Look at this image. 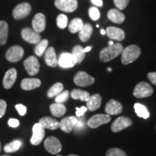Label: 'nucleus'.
Returning <instances> with one entry per match:
<instances>
[{
	"label": "nucleus",
	"instance_id": "5701e85b",
	"mask_svg": "<svg viewBox=\"0 0 156 156\" xmlns=\"http://www.w3.org/2000/svg\"><path fill=\"white\" fill-rule=\"evenodd\" d=\"M45 62L49 67H55L58 64V59L56 58L55 50L53 47H49L45 53Z\"/></svg>",
	"mask_w": 156,
	"mask_h": 156
},
{
	"label": "nucleus",
	"instance_id": "4468645a",
	"mask_svg": "<svg viewBox=\"0 0 156 156\" xmlns=\"http://www.w3.org/2000/svg\"><path fill=\"white\" fill-rule=\"evenodd\" d=\"M132 124V121L129 119L128 117L121 116L117 118L116 120L113 122L111 129L113 132H119L122 131V129L129 127Z\"/></svg>",
	"mask_w": 156,
	"mask_h": 156
},
{
	"label": "nucleus",
	"instance_id": "423d86ee",
	"mask_svg": "<svg viewBox=\"0 0 156 156\" xmlns=\"http://www.w3.org/2000/svg\"><path fill=\"white\" fill-rule=\"evenodd\" d=\"M31 9V5L29 3L23 2L19 4L13 9L12 15L16 20L23 19L30 15Z\"/></svg>",
	"mask_w": 156,
	"mask_h": 156
},
{
	"label": "nucleus",
	"instance_id": "39448f33",
	"mask_svg": "<svg viewBox=\"0 0 156 156\" xmlns=\"http://www.w3.org/2000/svg\"><path fill=\"white\" fill-rule=\"evenodd\" d=\"M54 5L56 8L65 12H73L78 7L77 0H55Z\"/></svg>",
	"mask_w": 156,
	"mask_h": 156
},
{
	"label": "nucleus",
	"instance_id": "bb28decb",
	"mask_svg": "<svg viewBox=\"0 0 156 156\" xmlns=\"http://www.w3.org/2000/svg\"><path fill=\"white\" fill-rule=\"evenodd\" d=\"M71 97L75 100H80L87 102L89 100L90 95L88 92L80 89H74L71 92Z\"/></svg>",
	"mask_w": 156,
	"mask_h": 156
},
{
	"label": "nucleus",
	"instance_id": "5fc2aeb1",
	"mask_svg": "<svg viewBox=\"0 0 156 156\" xmlns=\"http://www.w3.org/2000/svg\"><path fill=\"white\" fill-rule=\"evenodd\" d=\"M0 152H1V142H0Z\"/></svg>",
	"mask_w": 156,
	"mask_h": 156
},
{
	"label": "nucleus",
	"instance_id": "de8ad7c7",
	"mask_svg": "<svg viewBox=\"0 0 156 156\" xmlns=\"http://www.w3.org/2000/svg\"><path fill=\"white\" fill-rule=\"evenodd\" d=\"M91 48H92V46H87V47H86V48H84V49L83 50V53H86V52H89L91 50Z\"/></svg>",
	"mask_w": 156,
	"mask_h": 156
},
{
	"label": "nucleus",
	"instance_id": "f3484780",
	"mask_svg": "<svg viewBox=\"0 0 156 156\" xmlns=\"http://www.w3.org/2000/svg\"><path fill=\"white\" fill-rule=\"evenodd\" d=\"M123 107L122 104L114 99H112L107 103L106 107H105V111H106V114L112 116V115L119 114L122 112Z\"/></svg>",
	"mask_w": 156,
	"mask_h": 156
},
{
	"label": "nucleus",
	"instance_id": "b1692460",
	"mask_svg": "<svg viewBox=\"0 0 156 156\" xmlns=\"http://www.w3.org/2000/svg\"><path fill=\"white\" fill-rule=\"evenodd\" d=\"M108 18L111 21L117 24L122 23L125 20V15L117 9H112L108 12Z\"/></svg>",
	"mask_w": 156,
	"mask_h": 156
},
{
	"label": "nucleus",
	"instance_id": "ea45409f",
	"mask_svg": "<svg viewBox=\"0 0 156 156\" xmlns=\"http://www.w3.org/2000/svg\"><path fill=\"white\" fill-rule=\"evenodd\" d=\"M7 109V103L5 100H0V118H2L6 112Z\"/></svg>",
	"mask_w": 156,
	"mask_h": 156
},
{
	"label": "nucleus",
	"instance_id": "e433bc0d",
	"mask_svg": "<svg viewBox=\"0 0 156 156\" xmlns=\"http://www.w3.org/2000/svg\"><path fill=\"white\" fill-rule=\"evenodd\" d=\"M106 156H126V154L119 148H112L107 151Z\"/></svg>",
	"mask_w": 156,
	"mask_h": 156
},
{
	"label": "nucleus",
	"instance_id": "9b49d317",
	"mask_svg": "<svg viewBox=\"0 0 156 156\" xmlns=\"http://www.w3.org/2000/svg\"><path fill=\"white\" fill-rule=\"evenodd\" d=\"M24 55V50L20 46H14L9 48L6 53V58L10 62L20 61Z\"/></svg>",
	"mask_w": 156,
	"mask_h": 156
},
{
	"label": "nucleus",
	"instance_id": "79ce46f5",
	"mask_svg": "<svg viewBox=\"0 0 156 156\" xmlns=\"http://www.w3.org/2000/svg\"><path fill=\"white\" fill-rule=\"evenodd\" d=\"M87 111V108L85 106L81 107V108H76V116L78 117L83 116V114H85Z\"/></svg>",
	"mask_w": 156,
	"mask_h": 156
},
{
	"label": "nucleus",
	"instance_id": "c03bdc74",
	"mask_svg": "<svg viewBox=\"0 0 156 156\" xmlns=\"http://www.w3.org/2000/svg\"><path fill=\"white\" fill-rule=\"evenodd\" d=\"M148 79L151 82L153 85H156V72L155 73H150L147 75Z\"/></svg>",
	"mask_w": 156,
	"mask_h": 156
},
{
	"label": "nucleus",
	"instance_id": "f257e3e1",
	"mask_svg": "<svg viewBox=\"0 0 156 156\" xmlns=\"http://www.w3.org/2000/svg\"><path fill=\"white\" fill-rule=\"evenodd\" d=\"M123 46L121 44H114L109 45L108 47L104 48L101 50L100 53V59L103 62H107L111 61L117 57L119 54H122Z\"/></svg>",
	"mask_w": 156,
	"mask_h": 156
},
{
	"label": "nucleus",
	"instance_id": "4be33fe9",
	"mask_svg": "<svg viewBox=\"0 0 156 156\" xmlns=\"http://www.w3.org/2000/svg\"><path fill=\"white\" fill-rule=\"evenodd\" d=\"M101 101H102V98L100 94L96 93V94L93 95L92 96L90 97L89 100L86 102L87 110H90V112L96 111L101 106Z\"/></svg>",
	"mask_w": 156,
	"mask_h": 156
},
{
	"label": "nucleus",
	"instance_id": "864d4df0",
	"mask_svg": "<svg viewBox=\"0 0 156 156\" xmlns=\"http://www.w3.org/2000/svg\"><path fill=\"white\" fill-rule=\"evenodd\" d=\"M2 156H10V155H2Z\"/></svg>",
	"mask_w": 156,
	"mask_h": 156
},
{
	"label": "nucleus",
	"instance_id": "9d476101",
	"mask_svg": "<svg viewBox=\"0 0 156 156\" xmlns=\"http://www.w3.org/2000/svg\"><path fill=\"white\" fill-rule=\"evenodd\" d=\"M111 121V116L108 114H96L87 121V126L92 129H96Z\"/></svg>",
	"mask_w": 156,
	"mask_h": 156
},
{
	"label": "nucleus",
	"instance_id": "6e6d98bb",
	"mask_svg": "<svg viewBox=\"0 0 156 156\" xmlns=\"http://www.w3.org/2000/svg\"><path fill=\"white\" fill-rule=\"evenodd\" d=\"M57 156H62V155H57Z\"/></svg>",
	"mask_w": 156,
	"mask_h": 156
},
{
	"label": "nucleus",
	"instance_id": "2f4dec72",
	"mask_svg": "<svg viewBox=\"0 0 156 156\" xmlns=\"http://www.w3.org/2000/svg\"><path fill=\"white\" fill-rule=\"evenodd\" d=\"M63 89H64V86L63 85H62V83H57L54 84L53 86H51V87L48 90L47 93L48 97L53 98V97L56 96V95H58L60 93H62V91H63Z\"/></svg>",
	"mask_w": 156,
	"mask_h": 156
},
{
	"label": "nucleus",
	"instance_id": "4c0bfd02",
	"mask_svg": "<svg viewBox=\"0 0 156 156\" xmlns=\"http://www.w3.org/2000/svg\"><path fill=\"white\" fill-rule=\"evenodd\" d=\"M89 15L90 17L93 20L96 21L100 18L101 17V13L100 11L98 10V9L96 8L95 7H92L89 9Z\"/></svg>",
	"mask_w": 156,
	"mask_h": 156
},
{
	"label": "nucleus",
	"instance_id": "1a4fd4ad",
	"mask_svg": "<svg viewBox=\"0 0 156 156\" xmlns=\"http://www.w3.org/2000/svg\"><path fill=\"white\" fill-rule=\"evenodd\" d=\"M21 36L23 40L30 43L31 44H37L41 41V35L37 33L33 28H25L21 31Z\"/></svg>",
	"mask_w": 156,
	"mask_h": 156
},
{
	"label": "nucleus",
	"instance_id": "603ef678",
	"mask_svg": "<svg viewBox=\"0 0 156 156\" xmlns=\"http://www.w3.org/2000/svg\"><path fill=\"white\" fill-rule=\"evenodd\" d=\"M68 156H78V155H68Z\"/></svg>",
	"mask_w": 156,
	"mask_h": 156
},
{
	"label": "nucleus",
	"instance_id": "cd10ccee",
	"mask_svg": "<svg viewBox=\"0 0 156 156\" xmlns=\"http://www.w3.org/2000/svg\"><path fill=\"white\" fill-rule=\"evenodd\" d=\"M9 27L8 24L5 21H0V46H3L6 44L8 37Z\"/></svg>",
	"mask_w": 156,
	"mask_h": 156
},
{
	"label": "nucleus",
	"instance_id": "a211bd4d",
	"mask_svg": "<svg viewBox=\"0 0 156 156\" xmlns=\"http://www.w3.org/2000/svg\"><path fill=\"white\" fill-rule=\"evenodd\" d=\"M33 29L37 33H41L46 28V17L42 13L35 15L32 21Z\"/></svg>",
	"mask_w": 156,
	"mask_h": 156
},
{
	"label": "nucleus",
	"instance_id": "09e8293b",
	"mask_svg": "<svg viewBox=\"0 0 156 156\" xmlns=\"http://www.w3.org/2000/svg\"><path fill=\"white\" fill-rule=\"evenodd\" d=\"M101 34L102 35H105V34H106V30L102 29V30H101Z\"/></svg>",
	"mask_w": 156,
	"mask_h": 156
},
{
	"label": "nucleus",
	"instance_id": "393cba45",
	"mask_svg": "<svg viewBox=\"0 0 156 156\" xmlns=\"http://www.w3.org/2000/svg\"><path fill=\"white\" fill-rule=\"evenodd\" d=\"M93 26L89 23L84 24L83 28L80 30L79 37L83 42H87L93 34Z\"/></svg>",
	"mask_w": 156,
	"mask_h": 156
},
{
	"label": "nucleus",
	"instance_id": "f704fd0d",
	"mask_svg": "<svg viewBox=\"0 0 156 156\" xmlns=\"http://www.w3.org/2000/svg\"><path fill=\"white\" fill-rule=\"evenodd\" d=\"M56 25L60 29H64L68 25V18L65 15L60 14L56 18Z\"/></svg>",
	"mask_w": 156,
	"mask_h": 156
},
{
	"label": "nucleus",
	"instance_id": "7ed1b4c3",
	"mask_svg": "<svg viewBox=\"0 0 156 156\" xmlns=\"http://www.w3.org/2000/svg\"><path fill=\"white\" fill-rule=\"evenodd\" d=\"M153 94V88L149 83L141 82L136 85L134 89L133 95L137 98H142L151 96Z\"/></svg>",
	"mask_w": 156,
	"mask_h": 156
},
{
	"label": "nucleus",
	"instance_id": "8fccbe9b",
	"mask_svg": "<svg viewBox=\"0 0 156 156\" xmlns=\"http://www.w3.org/2000/svg\"><path fill=\"white\" fill-rule=\"evenodd\" d=\"M114 44V43L112 41H110L108 42V44H109V45H113V44Z\"/></svg>",
	"mask_w": 156,
	"mask_h": 156
},
{
	"label": "nucleus",
	"instance_id": "ddd939ff",
	"mask_svg": "<svg viewBox=\"0 0 156 156\" xmlns=\"http://www.w3.org/2000/svg\"><path fill=\"white\" fill-rule=\"evenodd\" d=\"M77 64V59L73 54L64 52L59 56L58 60V64L62 68H71L73 67Z\"/></svg>",
	"mask_w": 156,
	"mask_h": 156
},
{
	"label": "nucleus",
	"instance_id": "c9c22d12",
	"mask_svg": "<svg viewBox=\"0 0 156 156\" xmlns=\"http://www.w3.org/2000/svg\"><path fill=\"white\" fill-rule=\"evenodd\" d=\"M69 96V92L68 90L63 91L56 96L55 102L58 103H63L68 100Z\"/></svg>",
	"mask_w": 156,
	"mask_h": 156
},
{
	"label": "nucleus",
	"instance_id": "f8f14e48",
	"mask_svg": "<svg viewBox=\"0 0 156 156\" xmlns=\"http://www.w3.org/2000/svg\"><path fill=\"white\" fill-rule=\"evenodd\" d=\"M45 136V129L39 123L35 124L33 126V135L30 139V143L33 145H38L42 142Z\"/></svg>",
	"mask_w": 156,
	"mask_h": 156
},
{
	"label": "nucleus",
	"instance_id": "72a5a7b5",
	"mask_svg": "<svg viewBox=\"0 0 156 156\" xmlns=\"http://www.w3.org/2000/svg\"><path fill=\"white\" fill-rule=\"evenodd\" d=\"M48 44V41L46 39L41 41L40 42L37 44L36 48H35V54L38 56H41L47 48Z\"/></svg>",
	"mask_w": 156,
	"mask_h": 156
},
{
	"label": "nucleus",
	"instance_id": "a18cd8bd",
	"mask_svg": "<svg viewBox=\"0 0 156 156\" xmlns=\"http://www.w3.org/2000/svg\"><path fill=\"white\" fill-rule=\"evenodd\" d=\"M91 2L98 7H102L103 6V0H91Z\"/></svg>",
	"mask_w": 156,
	"mask_h": 156
},
{
	"label": "nucleus",
	"instance_id": "f03ea898",
	"mask_svg": "<svg viewBox=\"0 0 156 156\" xmlns=\"http://www.w3.org/2000/svg\"><path fill=\"white\" fill-rule=\"evenodd\" d=\"M140 54L141 50L139 46L136 45H130L123 49L122 52V63L123 64H129L137 59Z\"/></svg>",
	"mask_w": 156,
	"mask_h": 156
},
{
	"label": "nucleus",
	"instance_id": "2eb2a0df",
	"mask_svg": "<svg viewBox=\"0 0 156 156\" xmlns=\"http://www.w3.org/2000/svg\"><path fill=\"white\" fill-rule=\"evenodd\" d=\"M78 119L75 116H68L62 119L59 122V128L66 133H70L75 127Z\"/></svg>",
	"mask_w": 156,
	"mask_h": 156
},
{
	"label": "nucleus",
	"instance_id": "6ab92c4d",
	"mask_svg": "<svg viewBox=\"0 0 156 156\" xmlns=\"http://www.w3.org/2000/svg\"><path fill=\"white\" fill-rule=\"evenodd\" d=\"M106 34L109 38L119 41H123L125 38L124 31L116 27H108L106 30Z\"/></svg>",
	"mask_w": 156,
	"mask_h": 156
},
{
	"label": "nucleus",
	"instance_id": "6e6552de",
	"mask_svg": "<svg viewBox=\"0 0 156 156\" xmlns=\"http://www.w3.org/2000/svg\"><path fill=\"white\" fill-rule=\"evenodd\" d=\"M23 64L27 73L31 76L36 75L39 72L40 64H39L38 58L34 56H30L27 58L23 62Z\"/></svg>",
	"mask_w": 156,
	"mask_h": 156
},
{
	"label": "nucleus",
	"instance_id": "473e14b6",
	"mask_svg": "<svg viewBox=\"0 0 156 156\" xmlns=\"http://www.w3.org/2000/svg\"><path fill=\"white\" fill-rule=\"evenodd\" d=\"M83 47L81 46H79V45L75 46L73 49V53L72 54H73L74 56L76 58V59H77V64L81 63L85 57V54L83 53Z\"/></svg>",
	"mask_w": 156,
	"mask_h": 156
},
{
	"label": "nucleus",
	"instance_id": "49530a36",
	"mask_svg": "<svg viewBox=\"0 0 156 156\" xmlns=\"http://www.w3.org/2000/svg\"><path fill=\"white\" fill-rule=\"evenodd\" d=\"M83 125H84L83 122H82L81 121L78 120L77 124H75V127H74V129H81V128L83 127Z\"/></svg>",
	"mask_w": 156,
	"mask_h": 156
},
{
	"label": "nucleus",
	"instance_id": "aec40b11",
	"mask_svg": "<svg viewBox=\"0 0 156 156\" xmlns=\"http://www.w3.org/2000/svg\"><path fill=\"white\" fill-rule=\"evenodd\" d=\"M41 85V82L37 78H25L21 82V88L25 90H30L38 88Z\"/></svg>",
	"mask_w": 156,
	"mask_h": 156
},
{
	"label": "nucleus",
	"instance_id": "3c124183",
	"mask_svg": "<svg viewBox=\"0 0 156 156\" xmlns=\"http://www.w3.org/2000/svg\"><path fill=\"white\" fill-rule=\"evenodd\" d=\"M112 68H111V67H108V72H111V71H112Z\"/></svg>",
	"mask_w": 156,
	"mask_h": 156
},
{
	"label": "nucleus",
	"instance_id": "58836bf2",
	"mask_svg": "<svg viewBox=\"0 0 156 156\" xmlns=\"http://www.w3.org/2000/svg\"><path fill=\"white\" fill-rule=\"evenodd\" d=\"M114 5L119 9H124L128 5L129 0H114Z\"/></svg>",
	"mask_w": 156,
	"mask_h": 156
},
{
	"label": "nucleus",
	"instance_id": "412c9836",
	"mask_svg": "<svg viewBox=\"0 0 156 156\" xmlns=\"http://www.w3.org/2000/svg\"><path fill=\"white\" fill-rule=\"evenodd\" d=\"M38 123L41 124L44 129H48L50 130H55L59 128V122L49 116L43 117L39 120Z\"/></svg>",
	"mask_w": 156,
	"mask_h": 156
},
{
	"label": "nucleus",
	"instance_id": "c756f323",
	"mask_svg": "<svg viewBox=\"0 0 156 156\" xmlns=\"http://www.w3.org/2000/svg\"><path fill=\"white\" fill-rule=\"evenodd\" d=\"M84 23L80 18H75L71 21L69 25V30L72 34L80 32L83 28Z\"/></svg>",
	"mask_w": 156,
	"mask_h": 156
},
{
	"label": "nucleus",
	"instance_id": "0eeeda50",
	"mask_svg": "<svg viewBox=\"0 0 156 156\" xmlns=\"http://www.w3.org/2000/svg\"><path fill=\"white\" fill-rule=\"evenodd\" d=\"M74 82L78 86L86 87L93 85L95 83V78L91 77L85 72L80 71L75 75Z\"/></svg>",
	"mask_w": 156,
	"mask_h": 156
},
{
	"label": "nucleus",
	"instance_id": "37998d69",
	"mask_svg": "<svg viewBox=\"0 0 156 156\" xmlns=\"http://www.w3.org/2000/svg\"><path fill=\"white\" fill-rule=\"evenodd\" d=\"M19 121L16 119H9L8 121V125L10 126V127H17V126H19Z\"/></svg>",
	"mask_w": 156,
	"mask_h": 156
},
{
	"label": "nucleus",
	"instance_id": "a878e982",
	"mask_svg": "<svg viewBox=\"0 0 156 156\" xmlns=\"http://www.w3.org/2000/svg\"><path fill=\"white\" fill-rule=\"evenodd\" d=\"M51 112L53 116L56 117H61L65 114L67 112V108L63 103H55L50 106Z\"/></svg>",
	"mask_w": 156,
	"mask_h": 156
},
{
	"label": "nucleus",
	"instance_id": "c85d7f7f",
	"mask_svg": "<svg viewBox=\"0 0 156 156\" xmlns=\"http://www.w3.org/2000/svg\"><path fill=\"white\" fill-rule=\"evenodd\" d=\"M134 108L135 110L136 114H137V116L139 117H142V118L145 119L150 117V113L148 112L147 107L141 104V103H135L134 106Z\"/></svg>",
	"mask_w": 156,
	"mask_h": 156
},
{
	"label": "nucleus",
	"instance_id": "a19ab883",
	"mask_svg": "<svg viewBox=\"0 0 156 156\" xmlns=\"http://www.w3.org/2000/svg\"><path fill=\"white\" fill-rule=\"evenodd\" d=\"M15 108L17 109V111L18 112L20 116H24L27 112V108L26 106H23V104H17L15 106Z\"/></svg>",
	"mask_w": 156,
	"mask_h": 156
},
{
	"label": "nucleus",
	"instance_id": "20e7f679",
	"mask_svg": "<svg viewBox=\"0 0 156 156\" xmlns=\"http://www.w3.org/2000/svg\"><path fill=\"white\" fill-rule=\"evenodd\" d=\"M44 147L48 153L56 155L62 151V144L57 138L51 136L45 140Z\"/></svg>",
	"mask_w": 156,
	"mask_h": 156
},
{
	"label": "nucleus",
	"instance_id": "7c9ffc66",
	"mask_svg": "<svg viewBox=\"0 0 156 156\" xmlns=\"http://www.w3.org/2000/svg\"><path fill=\"white\" fill-rule=\"evenodd\" d=\"M21 145H22V142L19 140H13L12 142L7 144L5 146V147H4V150L7 153H15V152L18 151L20 147H21Z\"/></svg>",
	"mask_w": 156,
	"mask_h": 156
},
{
	"label": "nucleus",
	"instance_id": "dca6fc26",
	"mask_svg": "<svg viewBox=\"0 0 156 156\" xmlns=\"http://www.w3.org/2000/svg\"><path fill=\"white\" fill-rule=\"evenodd\" d=\"M17 70L15 68H11L7 70L3 78V86L5 89H9L14 85L17 79Z\"/></svg>",
	"mask_w": 156,
	"mask_h": 156
}]
</instances>
